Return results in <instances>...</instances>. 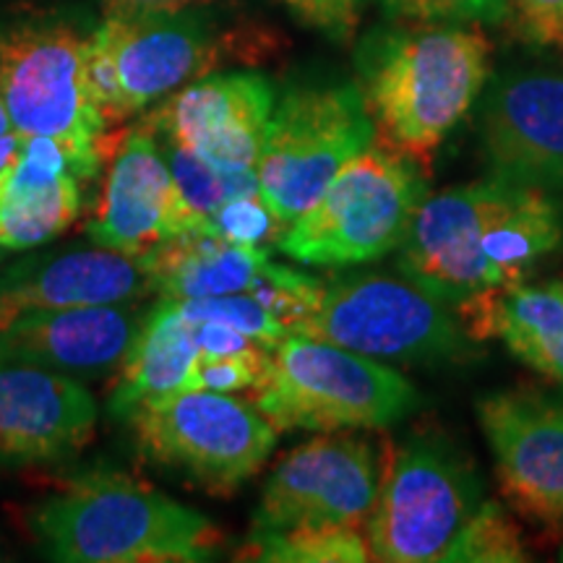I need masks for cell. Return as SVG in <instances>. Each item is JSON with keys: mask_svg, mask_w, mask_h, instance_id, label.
<instances>
[{"mask_svg": "<svg viewBox=\"0 0 563 563\" xmlns=\"http://www.w3.org/2000/svg\"><path fill=\"white\" fill-rule=\"evenodd\" d=\"M355 63L376 141L422 165L483 91L490 42L460 26H389L361 42Z\"/></svg>", "mask_w": 563, "mask_h": 563, "instance_id": "6da1fadb", "label": "cell"}, {"mask_svg": "<svg viewBox=\"0 0 563 563\" xmlns=\"http://www.w3.org/2000/svg\"><path fill=\"white\" fill-rule=\"evenodd\" d=\"M26 522L47 559L63 563H196L222 548L203 514L110 470L68 477Z\"/></svg>", "mask_w": 563, "mask_h": 563, "instance_id": "7a4b0ae2", "label": "cell"}, {"mask_svg": "<svg viewBox=\"0 0 563 563\" xmlns=\"http://www.w3.org/2000/svg\"><path fill=\"white\" fill-rule=\"evenodd\" d=\"M89 32L63 16L0 26V97L19 136H45L66 152L76 180L95 178L115 150L87 84Z\"/></svg>", "mask_w": 563, "mask_h": 563, "instance_id": "3957f363", "label": "cell"}, {"mask_svg": "<svg viewBox=\"0 0 563 563\" xmlns=\"http://www.w3.org/2000/svg\"><path fill=\"white\" fill-rule=\"evenodd\" d=\"M253 407L277 431L336 433L386 428L418 410L402 373L313 336L287 334L253 386Z\"/></svg>", "mask_w": 563, "mask_h": 563, "instance_id": "277c9868", "label": "cell"}, {"mask_svg": "<svg viewBox=\"0 0 563 563\" xmlns=\"http://www.w3.org/2000/svg\"><path fill=\"white\" fill-rule=\"evenodd\" d=\"M422 199L426 178L418 165L373 141L287 224L277 249L311 266L373 262L399 249Z\"/></svg>", "mask_w": 563, "mask_h": 563, "instance_id": "5b68a950", "label": "cell"}, {"mask_svg": "<svg viewBox=\"0 0 563 563\" xmlns=\"http://www.w3.org/2000/svg\"><path fill=\"white\" fill-rule=\"evenodd\" d=\"M292 334L397 363L462 361L475 344L454 308L405 274H355L323 285L319 306Z\"/></svg>", "mask_w": 563, "mask_h": 563, "instance_id": "8992f818", "label": "cell"}, {"mask_svg": "<svg viewBox=\"0 0 563 563\" xmlns=\"http://www.w3.org/2000/svg\"><path fill=\"white\" fill-rule=\"evenodd\" d=\"M483 481L470 456L441 435H415L391 454L365 522L371 559L431 563L477 511Z\"/></svg>", "mask_w": 563, "mask_h": 563, "instance_id": "52a82bcc", "label": "cell"}, {"mask_svg": "<svg viewBox=\"0 0 563 563\" xmlns=\"http://www.w3.org/2000/svg\"><path fill=\"white\" fill-rule=\"evenodd\" d=\"M376 141L357 84L292 87L274 102L258 191L285 224L298 220L352 157Z\"/></svg>", "mask_w": 563, "mask_h": 563, "instance_id": "ba28073f", "label": "cell"}, {"mask_svg": "<svg viewBox=\"0 0 563 563\" xmlns=\"http://www.w3.org/2000/svg\"><path fill=\"white\" fill-rule=\"evenodd\" d=\"M217 60L220 42L199 13H104L89 32V95L108 125L121 123L207 76Z\"/></svg>", "mask_w": 563, "mask_h": 563, "instance_id": "9c48e42d", "label": "cell"}, {"mask_svg": "<svg viewBox=\"0 0 563 563\" xmlns=\"http://www.w3.org/2000/svg\"><path fill=\"white\" fill-rule=\"evenodd\" d=\"M144 460L191 477L209 493H232L277 446V428L230 394L188 389L139 405L129 418Z\"/></svg>", "mask_w": 563, "mask_h": 563, "instance_id": "30bf717a", "label": "cell"}, {"mask_svg": "<svg viewBox=\"0 0 563 563\" xmlns=\"http://www.w3.org/2000/svg\"><path fill=\"white\" fill-rule=\"evenodd\" d=\"M382 473L371 443L336 431L292 449L264 485L251 532L292 527H361L376 504Z\"/></svg>", "mask_w": 563, "mask_h": 563, "instance_id": "8fae6325", "label": "cell"}, {"mask_svg": "<svg viewBox=\"0 0 563 563\" xmlns=\"http://www.w3.org/2000/svg\"><path fill=\"white\" fill-rule=\"evenodd\" d=\"M517 188L514 183L485 178L422 199L399 243V272L452 308L493 292L481 238Z\"/></svg>", "mask_w": 563, "mask_h": 563, "instance_id": "7c38bea8", "label": "cell"}, {"mask_svg": "<svg viewBox=\"0 0 563 563\" xmlns=\"http://www.w3.org/2000/svg\"><path fill=\"white\" fill-rule=\"evenodd\" d=\"M477 420L506 501L532 522L563 525V389L488 394Z\"/></svg>", "mask_w": 563, "mask_h": 563, "instance_id": "4fadbf2b", "label": "cell"}, {"mask_svg": "<svg viewBox=\"0 0 563 563\" xmlns=\"http://www.w3.org/2000/svg\"><path fill=\"white\" fill-rule=\"evenodd\" d=\"M277 91L262 74H207L157 102L150 115L162 139L224 170H256Z\"/></svg>", "mask_w": 563, "mask_h": 563, "instance_id": "5bb4252c", "label": "cell"}, {"mask_svg": "<svg viewBox=\"0 0 563 563\" xmlns=\"http://www.w3.org/2000/svg\"><path fill=\"white\" fill-rule=\"evenodd\" d=\"M201 230L183 203L152 123L141 118L112 150V167L87 238L100 249L141 258L165 238Z\"/></svg>", "mask_w": 563, "mask_h": 563, "instance_id": "9a60e30c", "label": "cell"}, {"mask_svg": "<svg viewBox=\"0 0 563 563\" xmlns=\"http://www.w3.org/2000/svg\"><path fill=\"white\" fill-rule=\"evenodd\" d=\"M481 150L490 178L563 188V76L509 74L493 81L481 108Z\"/></svg>", "mask_w": 563, "mask_h": 563, "instance_id": "2e32d148", "label": "cell"}, {"mask_svg": "<svg viewBox=\"0 0 563 563\" xmlns=\"http://www.w3.org/2000/svg\"><path fill=\"white\" fill-rule=\"evenodd\" d=\"M97 399L66 373L0 363V470L66 462L95 439Z\"/></svg>", "mask_w": 563, "mask_h": 563, "instance_id": "e0dca14e", "label": "cell"}, {"mask_svg": "<svg viewBox=\"0 0 563 563\" xmlns=\"http://www.w3.org/2000/svg\"><path fill=\"white\" fill-rule=\"evenodd\" d=\"M133 308H40L0 319V363L37 365L58 373L118 371L136 342Z\"/></svg>", "mask_w": 563, "mask_h": 563, "instance_id": "ac0fdd59", "label": "cell"}, {"mask_svg": "<svg viewBox=\"0 0 563 563\" xmlns=\"http://www.w3.org/2000/svg\"><path fill=\"white\" fill-rule=\"evenodd\" d=\"M154 295L139 258L110 249H68L0 269V319L40 308L133 306Z\"/></svg>", "mask_w": 563, "mask_h": 563, "instance_id": "d6986e66", "label": "cell"}, {"mask_svg": "<svg viewBox=\"0 0 563 563\" xmlns=\"http://www.w3.org/2000/svg\"><path fill=\"white\" fill-rule=\"evenodd\" d=\"M79 180L53 139H24L0 173V249L26 251L53 241L79 217Z\"/></svg>", "mask_w": 563, "mask_h": 563, "instance_id": "ffe728a7", "label": "cell"}, {"mask_svg": "<svg viewBox=\"0 0 563 563\" xmlns=\"http://www.w3.org/2000/svg\"><path fill=\"white\" fill-rule=\"evenodd\" d=\"M475 342L498 336L519 361L563 384V282L483 292L454 308Z\"/></svg>", "mask_w": 563, "mask_h": 563, "instance_id": "44dd1931", "label": "cell"}, {"mask_svg": "<svg viewBox=\"0 0 563 563\" xmlns=\"http://www.w3.org/2000/svg\"><path fill=\"white\" fill-rule=\"evenodd\" d=\"M154 282L159 298H217L251 295L269 269L266 249L235 245L207 230H188L165 238L139 258Z\"/></svg>", "mask_w": 563, "mask_h": 563, "instance_id": "7402d4cb", "label": "cell"}, {"mask_svg": "<svg viewBox=\"0 0 563 563\" xmlns=\"http://www.w3.org/2000/svg\"><path fill=\"white\" fill-rule=\"evenodd\" d=\"M199 357L194 323L183 319L170 298H159L144 313L139 336L125 357L108 410L112 418H129L139 405L170 394L196 389L194 371Z\"/></svg>", "mask_w": 563, "mask_h": 563, "instance_id": "603a6c76", "label": "cell"}, {"mask_svg": "<svg viewBox=\"0 0 563 563\" xmlns=\"http://www.w3.org/2000/svg\"><path fill=\"white\" fill-rule=\"evenodd\" d=\"M563 241V209L543 188L519 186L481 238L490 290L527 282L530 272Z\"/></svg>", "mask_w": 563, "mask_h": 563, "instance_id": "cb8c5ba5", "label": "cell"}, {"mask_svg": "<svg viewBox=\"0 0 563 563\" xmlns=\"http://www.w3.org/2000/svg\"><path fill=\"white\" fill-rule=\"evenodd\" d=\"M238 559L269 563H363L368 543L355 527H292L277 532H251Z\"/></svg>", "mask_w": 563, "mask_h": 563, "instance_id": "d4e9b609", "label": "cell"}, {"mask_svg": "<svg viewBox=\"0 0 563 563\" xmlns=\"http://www.w3.org/2000/svg\"><path fill=\"white\" fill-rule=\"evenodd\" d=\"M157 133V131H154ZM159 139L162 154H165L167 165H170L173 180L178 186V194L194 220L203 228L211 211H217L224 201L235 199L241 194L258 191L256 170H224V167L211 165V162L201 159L199 154L183 150V146L173 144V141Z\"/></svg>", "mask_w": 563, "mask_h": 563, "instance_id": "484cf974", "label": "cell"}, {"mask_svg": "<svg viewBox=\"0 0 563 563\" xmlns=\"http://www.w3.org/2000/svg\"><path fill=\"white\" fill-rule=\"evenodd\" d=\"M443 563H517L527 561L522 538L501 504L483 501L441 555Z\"/></svg>", "mask_w": 563, "mask_h": 563, "instance_id": "4316f807", "label": "cell"}, {"mask_svg": "<svg viewBox=\"0 0 563 563\" xmlns=\"http://www.w3.org/2000/svg\"><path fill=\"white\" fill-rule=\"evenodd\" d=\"M173 300V298H170ZM183 319L203 323L217 321L224 327L238 329L251 340L264 344L266 350H274L277 344L290 334V329L274 316L269 308L251 295H217V298H188V300H173Z\"/></svg>", "mask_w": 563, "mask_h": 563, "instance_id": "83f0119b", "label": "cell"}, {"mask_svg": "<svg viewBox=\"0 0 563 563\" xmlns=\"http://www.w3.org/2000/svg\"><path fill=\"white\" fill-rule=\"evenodd\" d=\"M201 230L214 232L228 243L262 249L264 243H277L287 224L264 201L262 191H253L224 201L220 209L211 211Z\"/></svg>", "mask_w": 563, "mask_h": 563, "instance_id": "f1b7e54d", "label": "cell"}, {"mask_svg": "<svg viewBox=\"0 0 563 563\" xmlns=\"http://www.w3.org/2000/svg\"><path fill=\"white\" fill-rule=\"evenodd\" d=\"M269 361L272 350L262 347V344H253V347L243 352H232V355H209V352L199 350L194 384L196 389L220 394L253 389V386L262 382L266 368H269Z\"/></svg>", "mask_w": 563, "mask_h": 563, "instance_id": "f546056e", "label": "cell"}, {"mask_svg": "<svg viewBox=\"0 0 563 563\" xmlns=\"http://www.w3.org/2000/svg\"><path fill=\"white\" fill-rule=\"evenodd\" d=\"M389 16L420 24H498L509 19L506 0H382Z\"/></svg>", "mask_w": 563, "mask_h": 563, "instance_id": "4dcf8cb0", "label": "cell"}, {"mask_svg": "<svg viewBox=\"0 0 563 563\" xmlns=\"http://www.w3.org/2000/svg\"><path fill=\"white\" fill-rule=\"evenodd\" d=\"M509 16L534 45H563V0H506Z\"/></svg>", "mask_w": 563, "mask_h": 563, "instance_id": "1f68e13d", "label": "cell"}, {"mask_svg": "<svg viewBox=\"0 0 563 563\" xmlns=\"http://www.w3.org/2000/svg\"><path fill=\"white\" fill-rule=\"evenodd\" d=\"M365 0H287V5L323 34L347 40L361 21Z\"/></svg>", "mask_w": 563, "mask_h": 563, "instance_id": "d6a6232c", "label": "cell"}, {"mask_svg": "<svg viewBox=\"0 0 563 563\" xmlns=\"http://www.w3.org/2000/svg\"><path fill=\"white\" fill-rule=\"evenodd\" d=\"M104 13L112 16H139V13H173L186 11L207 0H100Z\"/></svg>", "mask_w": 563, "mask_h": 563, "instance_id": "836d02e7", "label": "cell"}, {"mask_svg": "<svg viewBox=\"0 0 563 563\" xmlns=\"http://www.w3.org/2000/svg\"><path fill=\"white\" fill-rule=\"evenodd\" d=\"M21 146H24V136H19V133H9V136L0 139V173L19 157Z\"/></svg>", "mask_w": 563, "mask_h": 563, "instance_id": "e575fe53", "label": "cell"}, {"mask_svg": "<svg viewBox=\"0 0 563 563\" xmlns=\"http://www.w3.org/2000/svg\"><path fill=\"white\" fill-rule=\"evenodd\" d=\"M9 133H16V131H13L11 115H9V110H5V102H3V97H0V139H3V136H9Z\"/></svg>", "mask_w": 563, "mask_h": 563, "instance_id": "d590c367", "label": "cell"}, {"mask_svg": "<svg viewBox=\"0 0 563 563\" xmlns=\"http://www.w3.org/2000/svg\"><path fill=\"white\" fill-rule=\"evenodd\" d=\"M3 251H5V249H0V262H3Z\"/></svg>", "mask_w": 563, "mask_h": 563, "instance_id": "8d00e7d4", "label": "cell"}, {"mask_svg": "<svg viewBox=\"0 0 563 563\" xmlns=\"http://www.w3.org/2000/svg\"><path fill=\"white\" fill-rule=\"evenodd\" d=\"M561 561H563V551H561Z\"/></svg>", "mask_w": 563, "mask_h": 563, "instance_id": "74e56055", "label": "cell"}]
</instances>
